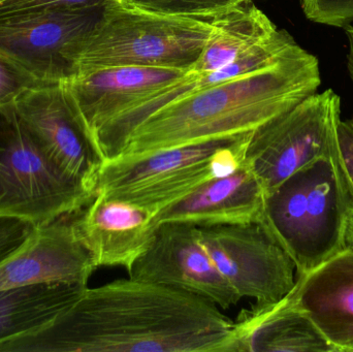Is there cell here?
<instances>
[{
  "label": "cell",
  "instance_id": "6da1fadb",
  "mask_svg": "<svg viewBox=\"0 0 353 352\" xmlns=\"http://www.w3.org/2000/svg\"><path fill=\"white\" fill-rule=\"evenodd\" d=\"M0 352H234V322L203 298L128 278L85 287L55 320Z\"/></svg>",
  "mask_w": 353,
  "mask_h": 352
},
{
  "label": "cell",
  "instance_id": "7a4b0ae2",
  "mask_svg": "<svg viewBox=\"0 0 353 352\" xmlns=\"http://www.w3.org/2000/svg\"><path fill=\"white\" fill-rule=\"evenodd\" d=\"M321 84L319 59L296 45L268 68L192 91L155 112L113 159L134 161L249 134L316 93Z\"/></svg>",
  "mask_w": 353,
  "mask_h": 352
},
{
  "label": "cell",
  "instance_id": "3957f363",
  "mask_svg": "<svg viewBox=\"0 0 353 352\" xmlns=\"http://www.w3.org/2000/svg\"><path fill=\"white\" fill-rule=\"evenodd\" d=\"M352 209L336 153L315 159L270 191L259 222L292 258L300 276L346 247Z\"/></svg>",
  "mask_w": 353,
  "mask_h": 352
},
{
  "label": "cell",
  "instance_id": "277c9868",
  "mask_svg": "<svg viewBox=\"0 0 353 352\" xmlns=\"http://www.w3.org/2000/svg\"><path fill=\"white\" fill-rule=\"evenodd\" d=\"M214 30L212 20L167 16L109 0L77 45L72 76L113 68L189 72Z\"/></svg>",
  "mask_w": 353,
  "mask_h": 352
},
{
  "label": "cell",
  "instance_id": "5b68a950",
  "mask_svg": "<svg viewBox=\"0 0 353 352\" xmlns=\"http://www.w3.org/2000/svg\"><path fill=\"white\" fill-rule=\"evenodd\" d=\"M251 132L153 153L134 161L112 159L101 167L97 194L161 212L207 182L244 165Z\"/></svg>",
  "mask_w": 353,
  "mask_h": 352
},
{
  "label": "cell",
  "instance_id": "8992f818",
  "mask_svg": "<svg viewBox=\"0 0 353 352\" xmlns=\"http://www.w3.org/2000/svg\"><path fill=\"white\" fill-rule=\"evenodd\" d=\"M95 194L47 158L14 105L0 107V217L39 227L78 212Z\"/></svg>",
  "mask_w": 353,
  "mask_h": 352
},
{
  "label": "cell",
  "instance_id": "52a82bcc",
  "mask_svg": "<svg viewBox=\"0 0 353 352\" xmlns=\"http://www.w3.org/2000/svg\"><path fill=\"white\" fill-rule=\"evenodd\" d=\"M340 120L339 95L314 93L251 132L244 163L268 194L315 159L338 153Z\"/></svg>",
  "mask_w": 353,
  "mask_h": 352
},
{
  "label": "cell",
  "instance_id": "ba28073f",
  "mask_svg": "<svg viewBox=\"0 0 353 352\" xmlns=\"http://www.w3.org/2000/svg\"><path fill=\"white\" fill-rule=\"evenodd\" d=\"M101 10L0 12V56L43 84L74 76L72 56Z\"/></svg>",
  "mask_w": 353,
  "mask_h": 352
},
{
  "label": "cell",
  "instance_id": "9c48e42d",
  "mask_svg": "<svg viewBox=\"0 0 353 352\" xmlns=\"http://www.w3.org/2000/svg\"><path fill=\"white\" fill-rule=\"evenodd\" d=\"M218 270L241 299L259 306L283 299L296 284L294 262L259 222L199 229Z\"/></svg>",
  "mask_w": 353,
  "mask_h": 352
},
{
  "label": "cell",
  "instance_id": "30bf717a",
  "mask_svg": "<svg viewBox=\"0 0 353 352\" xmlns=\"http://www.w3.org/2000/svg\"><path fill=\"white\" fill-rule=\"evenodd\" d=\"M14 109L41 152L70 179L97 194L105 161L79 117L64 83L23 93Z\"/></svg>",
  "mask_w": 353,
  "mask_h": 352
},
{
  "label": "cell",
  "instance_id": "8fae6325",
  "mask_svg": "<svg viewBox=\"0 0 353 352\" xmlns=\"http://www.w3.org/2000/svg\"><path fill=\"white\" fill-rule=\"evenodd\" d=\"M128 272L130 278L197 296L220 309L241 300L203 246L199 227L185 223L159 225L148 249Z\"/></svg>",
  "mask_w": 353,
  "mask_h": 352
},
{
  "label": "cell",
  "instance_id": "7c38bea8",
  "mask_svg": "<svg viewBox=\"0 0 353 352\" xmlns=\"http://www.w3.org/2000/svg\"><path fill=\"white\" fill-rule=\"evenodd\" d=\"M72 225V214L35 227L28 239L0 262V291L35 284L87 287L97 270Z\"/></svg>",
  "mask_w": 353,
  "mask_h": 352
},
{
  "label": "cell",
  "instance_id": "4fadbf2b",
  "mask_svg": "<svg viewBox=\"0 0 353 352\" xmlns=\"http://www.w3.org/2000/svg\"><path fill=\"white\" fill-rule=\"evenodd\" d=\"M155 214L147 209L101 194L72 214L81 243L97 268L130 270L148 249L157 231Z\"/></svg>",
  "mask_w": 353,
  "mask_h": 352
},
{
  "label": "cell",
  "instance_id": "5bb4252c",
  "mask_svg": "<svg viewBox=\"0 0 353 352\" xmlns=\"http://www.w3.org/2000/svg\"><path fill=\"white\" fill-rule=\"evenodd\" d=\"M286 297L308 314L337 352H353V249L296 276Z\"/></svg>",
  "mask_w": 353,
  "mask_h": 352
},
{
  "label": "cell",
  "instance_id": "9a60e30c",
  "mask_svg": "<svg viewBox=\"0 0 353 352\" xmlns=\"http://www.w3.org/2000/svg\"><path fill=\"white\" fill-rule=\"evenodd\" d=\"M265 188L246 163L226 177L217 178L157 213V225L176 222L205 227L259 222L265 200Z\"/></svg>",
  "mask_w": 353,
  "mask_h": 352
},
{
  "label": "cell",
  "instance_id": "2e32d148",
  "mask_svg": "<svg viewBox=\"0 0 353 352\" xmlns=\"http://www.w3.org/2000/svg\"><path fill=\"white\" fill-rule=\"evenodd\" d=\"M185 72L168 68H113L78 74L63 83L72 105L93 140L99 127L132 101Z\"/></svg>",
  "mask_w": 353,
  "mask_h": 352
},
{
  "label": "cell",
  "instance_id": "e0dca14e",
  "mask_svg": "<svg viewBox=\"0 0 353 352\" xmlns=\"http://www.w3.org/2000/svg\"><path fill=\"white\" fill-rule=\"evenodd\" d=\"M234 352H337L308 314L284 297L253 304L234 322Z\"/></svg>",
  "mask_w": 353,
  "mask_h": 352
},
{
  "label": "cell",
  "instance_id": "ac0fdd59",
  "mask_svg": "<svg viewBox=\"0 0 353 352\" xmlns=\"http://www.w3.org/2000/svg\"><path fill=\"white\" fill-rule=\"evenodd\" d=\"M85 287L51 283L0 291V343L47 326Z\"/></svg>",
  "mask_w": 353,
  "mask_h": 352
},
{
  "label": "cell",
  "instance_id": "d6986e66",
  "mask_svg": "<svg viewBox=\"0 0 353 352\" xmlns=\"http://www.w3.org/2000/svg\"><path fill=\"white\" fill-rule=\"evenodd\" d=\"M212 23L215 30L189 72L207 74L224 68L278 30L269 17L253 3L216 17Z\"/></svg>",
  "mask_w": 353,
  "mask_h": 352
},
{
  "label": "cell",
  "instance_id": "ffe728a7",
  "mask_svg": "<svg viewBox=\"0 0 353 352\" xmlns=\"http://www.w3.org/2000/svg\"><path fill=\"white\" fill-rule=\"evenodd\" d=\"M126 3L167 16L212 20L253 0H123Z\"/></svg>",
  "mask_w": 353,
  "mask_h": 352
},
{
  "label": "cell",
  "instance_id": "44dd1931",
  "mask_svg": "<svg viewBox=\"0 0 353 352\" xmlns=\"http://www.w3.org/2000/svg\"><path fill=\"white\" fill-rule=\"evenodd\" d=\"M308 20L344 28L353 23V0H301Z\"/></svg>",
  "mask_w": 353,
  "mask_h": 352
},
{
  "label": "cell",
  "instance_id": "7402d4cb",
  "mask_svg": "<svg viewBox=\"0 0 353 352\" xmlns=\"http://www.w3.org/2000/svg\"><path fill=\"white\" fill-rule=\"evenodd\" d=\"M43 85L0 56V107L14 105L28 89Z\"/></svg>",
  "mask_w": 353,
  "mask_h": 352
},
{
  "label": "cell",
  "instance_id": "603a6c76",
  "mask_svg": "<svg viewBox=\"0 0 353 352\" xmlns=\"http://www.w3.org/2000/svg\"><path fill=\"white\" fill-rule=\"evenodd\" d=\"M109 0H0V12L101 10Z\"/></svg>",
  "mask_w": 353,
  "mask_h": 352
},
{
  "label": "cell",
  "instance_id": "cb8c5ba5",
  "mask_svg": "<svg viewBox=\"0 0 353 352\" xmlns=\"http://www.w3.org/2000/svg\"><path fill=\"white\" fill-rule=\"evenodd\" d=\"M34 227L28 221L0 217V262L23 245Z\"/></svg>",
  "mask_w": 353,
  "mask_h": 352
},
{
  "label": "cell",
  "instance_id": "d4e9b609",
  "mask_svg": "<svg viewBox=\"0 0 353 352\" xmlns=\"http://www.w3.org/2000/svg\"><path fill=\"white\" fill-rule=\"evenodd\" d=\"M337 142L340 167L353 200V119L340 120Z\"/></svg>",
  "mask_w": 353,
  "mask_h": 352
},
{
  "label": "cell",
  "instance_id": "484cf974",
  "mask_svg": "<svg viewBox=\"0 0 353 352\" xmlns=\"http://www.w3.org/2000/svg\"><path fill=\"white\" fill-rule=\"evenodd\" d=\"M344 30H345L346 37L350 43V52L347 54V70L353 85V25L350 24L344 27Z\"/></svg>",
  "mask_w": 353,
  "mask_h": 352
},
{
  "label": "cell",
  "instance_id": "4316f807",
  "mask_svg": "<svg viewBox=\"0 0 353 352\" xmlns=\"http://www.w3.org/2000/svg\"><path fill=\"white\" fill-rule=\"evenodd\" d=\"M346 247L352 248L353 249V209L348 217L347 227H346L345 235Z\"/></svg>",
  "mask_w": 353,
  "mask_h": 352
}]
</instances>
